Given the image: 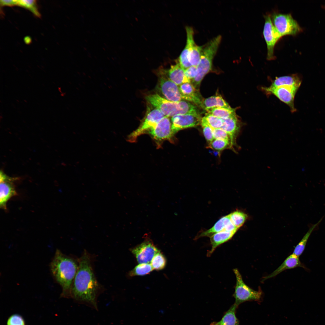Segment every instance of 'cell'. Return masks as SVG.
<instances>
[{"instance_id": "obj_21", "label": "cell", "mask_w": 325, "mask_h": 325, "mask_svg": "<svg viewBox=\"0 0 325 325\" xmlns=\"http://www.w3.org/2000/svg\"><path fill=\"white\" fill-rule=\"evenodd\" d=\"M169 78L178 85L187 82H190L185 75L184 70L179 62L171 66L168 72Z\"/></svg>"}, {"instance_id": "obj_34", "label": "cell", "mask_w": 325, "mask_h": 325, "mask_svg": "<svg viewBox=\"0 0 325 325\" xmlns=\"http://www.w3.org/2000/svg\"><path fill=\"white\" fill-rule=\"evenodd\" d=\"M7 325H26L23 317L17 314H13L8 318Z\"/></svg>"}, {"instance_id": "obj_16", "label": "cell", "mask_w": 325, "mask_h": 325, "mask_svg": "<svg viewBox=\"0 0 325 325\" xmlns=\"http://www.w3.org/2000/svg\"><path fill=\"white\" fill-rule=\"evenodd\" d=\"M238 230L231 222L228 214L221 218L209 229L198 234L195 239L205 237H209L214 234L223 231L236 233Z\"/></svg>"}, {"instance_id": "obj_1", "label": "cell", "mask_w": 325, "mask_h": 325, "mask_svg": "<svg viewBox=\"0 0 325 325\" xmlns=\"http://www.w3.org/2000/svg\"><path fill=\"white\" fill-rule=\"evenodd\" d=\"M92 258L84 250L79 258L78 268L71 289V298L76 302L98 310L97 299L102 291L94 273Z\"/></svg>"}, {"instance_id": "obj_36", "label": "cell", "mask_w": 325, "mask_h": 325, "mask_svg": "<svg viewBox=\"0 0 325 325\" xmlns=\"http://www.w3.org/2000/svg\"><path fill=\"white\" fill-rule=\"evenodd\" d=\"M197 73V66H191L184 70L185 76L190 81L196 77Z\"/></svg>"}, {"instance_id": "obj_2", "label": "cell", "mask_w": 325, "mask_h": 325, "mask_svg": "<svg viewBox=\"0 0 325 325\" xmlns=\"http://www.w3.org/2000/svg\"><path fill=\"white\" fill-rule=\"evenodd\" d=\"M79 263V258L66 255L56 250L50 268L53 277L62 288L61 297L71 298V287Z\"/></svg>"}, {"instance_id": "obj_27", "label": "cell", "mask_w": 325, "mask_h": 325, "mask_svg": "<svg viewBox=\"0 0 325 325\" xmlns=\"http://www.w3.org/2000/svg\"><path fill=\"white\" fill-rule=\"evenodd\" d=\"M229 215L231 222L238 229L243 224L247 217L246 214L239 211H234Z\"/></svg>"}, {"instance_id": "obj_7", "label": "cell", "mask_w": 325, "mask_h": 325, "mask_svg": "<svg viewBox=\"0 0 325 325\" xmlns=\"http://www.w3.org/2000/svg\"><path fill=\"white\" fill-rule=\"evenodd\" d=\"M300 86L296 85H284L277 87H262V89L267 94H274L281 101L287 105L291 111H296L295 107L294 100L295 95Z\"/></svg>"}, {"instance_id": "obj_8", "label": "cell", "mask_w": 325, "mask_h": 325, "mask_svg": "<svg viewBox=\"0 0 325 325\" xmlns=\"http://www.w3.org/2000/svg\"><path fill=\"white\" fill-rule=\"evenodd\" d=\"M265 23L264 26L263 35L267 46V59L274 60V48L277 42L282 37L274 25L270 14L264 16Z\"/></svg>"}, {"instance_id": "obj_12", "label": "cell", "mask_w": 325, "mask_h": 325, "mask_svg": "<svg viewBox=\"0 0 325 325\" xmlns=\"http://www.w3.org/2000/svg\"><path fill=\"white\" fill-rule=\"evenodd\" d=\"M139 264L149 263L159 251L149 241L144 242L132 250Z\"/></svg>"}, {"instance_id": "obj_23", "label": "cell", "mask_w": 325, "mask_h": 325, "mask_svg": "<svg viewBox=\"0 0 325 325\" xmlns=\"http://www.w3.org/2000/svg\"><path fill=\"white\" fill-rule=\"evenodd\" d=\"M238 307L234 303L224 313L220 320L213 322L210 325H240L239 321L236 315Z\"/></svg>"}, {"instance_id": "obj_18", "label": "cell", "mask_w": 325, "mask_h": 325, "mask_svg": "<svg viewBox=\"0 0 325 325\" xmlns=\"http://www.w3.org/2000/svg\"><path fill=\"white\" fill-rule=\"evenodd\" d=\"M222 119L223 125L221 128L229 135L234 146L235 144L236 138L241 127V122L237 115Z\"/></svg>"}, {"instance_id": "obj_25", "label": "cell", "mask_w": 325, "mask_h": 325, "mask_svg": "<svg viewBox=\"0 0 325 325\" xmlns=\"http://www.w3.org/2000/svg\"><path fill=\"white\" fill-rule=\"evenodd\" d=\"M323 218L320 219L317 223L312 224L304 236L303 238L295 247L293 253L299 257L303 253L305 249L308 240L312 232L318 226L321 222Z\"/></svg>"}, {"instance_id": "obj_9", "label": "cell", "mask_w": 325, "mask_h": 325, "mask_svg": "<svg viewBox=\"0 0 325 325\" xmlns=\"http://www.w3.org/2000/svg\"><path fill=\"white\" fill-rule=\"evenodd\" d=\"M165 116L157 108L150 111L139 127L128 136V141H135L138 136L146 132H148Z\"/></svg>"}, {"instance_id": "obj_10", "label": "cell", "mask_w": 325, "mask_h": 325, "mask_svg": "<svg viewBox=\"0 0 325 325\" xmlns=\"http://www.w3.org/2000/svg\"><path fill=\"white\" fill-rule=\"evenodd\" d=\"M202 118L200 114L178 115L171 118L172 129L174 134L179 130L193 127L200 124Z\"/></svg>"}, {"instance_id": "obj_28", "label": "cell", "mask_w": 325, "mask_h": 325, "mask_svg": "<svg viewBox=\"0 0 325 325\" xmlns=\"http://www.w3.org/2000/svg\"><path fill=\"white\" fill-rule=\"evenodd\" d=\"M153 269L150 264H139L130 272L129 275L131 276L144 275L149 274Z\"/></svg>"}, {"instance_id": "obj_37", "label": "cell", "mask_w": 325, "mask_h": 325, "mask_svg": "<svg viewBox=\"0 0 325 325\" xmlns=\"http://www.w3.org/2000/svg\"><path fill=\"white\" fill-rule=\"evenodd\" d=\"M17 2L18 0H1L0 1V5L1 7L5 6H13L17 5Z\"/></svg>"}, {"instance_id": "obj_5", "label": "cell", "mask_w": 325, "mask_h": 325, "mask_svg": "<svg viewBox=\"0 0 325 325\" xmlns=\"http://www.w3.org/2000/svg\"><path fill=\"white\" fill-rule=\"evenodd\" d=\"M233 271L236 278L235 291L233 295L235 299L234 304L238 306L245 302L260 301L262 295V291L260 289L255 290L245 283L237 268H234Z\"/></svg>"}, {"instance_id": "obj_11", "label": "cell", "mask_w": 325, "mask_h": 325, "mask_svg": "<svg viewBox=\"0 0 325 325\" xmlns=\"http://www.w3.org/2000/svg\"><path fill=\"white\" fill-rule=\"evenodd\" d=\"M159 88L165 99L173 102L183 100L178 85L166 76L163 75L160 76Z\"/></svg>"}, {"instance_id": "obj_26", "label": "cell", "mask_w": 325, "mask_h": 325, "mask_svg": "<svg viewBox=\"0 0 325 325\" xmlns=\"http://www.w3.org/2000/svg\"><path fill=\"white\" fill-rule=\"evenodd\" d=\"M207 112V113L222 119L228 118L236 115L235 110L231 107H216Z\"/></svg>"}, {"instance_id": "obj_14", "label": "cell", "mask_w": 325, "mask_h": 325, "mask_svg": "<svg viewBox=\"0 0 325 325\" xmlns=\"http://www.w3.org/2000/svg\"><path fill=\"white\" fill-rule=\"evenodd\" d=\"M187 34L186 44L188 48V59L191 66H197L199 63L203 46L196 44L194 40V31L191 26L186 27Z\"/></svg>"}, {"instance_id": "obj_20", "label": "cell", "mask_w": 325, "mask_h": 325, "mask_svg": "<svg viewBox=\"0 0 325 325\" xmlns=\"http://www.w3.org/2000/svg\"><path fill=\"white\" fill-rule=\"evenodd\" d=\"M235 233L223 231L210 236L209 237L211 248L208 252L207 256H210L217 247L231 240Z\"/></svg>"}, {"instance_id": "obj_35", "label": "cell", "mask_w": 325, "mask_h": 325, "mask_svg": "<svg viewBox=\"0 0 325 325\" xmlns=\"http://www.w3.org/2000/svg\"><path fill=\"white\" fill-rule=\"evenodd\" d=\"M213 135L214 139L230 141L233 147L230 136L227 133L222 129H213Z\"/></svg>"}, {"instance_id": "obj_33", "label": "cell", "mask_w": 325, "mask_h": 325, "mask_svg": "<svg viewBox=\"0 0 325 325\" xmlns=\"http://www.w3.org/2000/svg\"><path fill=\"white\" fill-rule=\"evenodd\" d=\"M208 124L213 128H221L223 125L222 119L208 113L204 117Z\"/></svg>"}, {"instance_id": "obj_17", "label": "cell", "mask_w": 325, "mask_h": 325, "mask_svg": "<svg viewBox=\"0 0 325 325\" xmlns=\"http://www.w3.org/2000/svg\"><path fill=\"white\" fill-rule=\"evenodd\" d=\"M179 87L183 100L191 102L201 107L203 100L198 90L190 82L184 83Z\"/></svg>"}, {"instance_id": "obj_4", "label": "cell", "mask_w": 325, "mask_h": 325, "mask_svg": "<svg viewBox=\"0 0 325 325\" xmlns=\"http://www.w3.org/2000/svg\"><path fill=\"white\" fill-rule=\"evenodd\" d=\"M221 40V36L218 35L209 41L202 50L200 61L197 66V75L204 77L212 69L213 59L216 54Z\"/></svg>"}, {"instance_id": "obj_24", "label": "cell", "mask_w": 325, "mask_h": 325, "mask_svg": "<svg viewBox=\"0 0 325 325\" xmlns=\"http://www.w3.org/2000/svg\"><path fill=\"white\" fill-rule=\"evenodd\" d=\"M302 79L299 75L294 74L290 76L277 77L270 86L277 87L284 85H296L300 86Z\"/></svg>"}, {"instance_id": "obj_32", "label": "cell", "mask_w": 325, "mask_h": 325, "mask_svg": "<svg viewBox=\"0 0 325 325\" xmlns=\"http://www.w3.org/2000/svg\"><path fill=\"white\" fill-rule=\"evenodd\" d=\"M200 124L204 135L207 141L210 143L214 139L213 129L208 124L204 117L202 118Z\"/></svg>"}, {"instance_id": "obj_3", "label": "cell", "mask_w": 325, "mask_h": 325, "mask_svg": "<svg viewBox=\"0 0 325 325\" xmlns=\"http://www.w3.org/2000/svg\"><path fill=\"white\" fill-rule=\"evenodd\" d=\"M146 99L150 104L160 110L165 116L167 117H172L180 114H200L196 106L185 100L172 101L157 94L147 95Z\"/></svg>"}, {"instance_id": "obj_15", "label": "cell", "mask_w": 325, "mask_h": 325, "mask_svg": "<svg viewBox=\"0 0 325 325\" xmlns=\"http://www.w3.org/2000/svg\"><path fill=\"white\" fill-rule=\"evenodd\" d=\"M13 178L6 175L1 171L0 175V206L4 209H6V203L12 197L17 195L12 181Z\"/></svg>"}, {"instance_id": "obj_6", "label": "cell", "mask_w": 325, "mask_h": 325, "mask_svg": "<svg viewBox=\"0 0 325 325\" xmlns=\"http://www.w3.org/2000/svg\"><path fill=\"white\" fill-rule=\"evenodd\" d=\"M270 15L274 25L282 37L294 35L301 31V28L291 14L274 12Z\"/></svg>"}, {"instance_id": "obj_13", "label": "cell", "mask_w": 325, "mask_h": 325, "mask_svg": "<svg viewBox=\"0 0 325 325\" xmlns=\"http://www.w3.org/2000/svg\"><path fill=\"white\" fill-rule=\"evenodd\" d=\"M153 138L158 141L171 140L174 134L172 129V124L169 117L165 116L148 132Z\"/></svg>"}, {"instance_id": "obj_22", "label": "cell", "mask_w": 325, "mask_h": 325, "mask_svg": "<svg viewBox=\"0 0 325 325\" xmlns=\"http://www.w3.org/2000/svg\"><path fill=\"white\" fill-rule=\"evenodd\" d=\"M201 107L207 111L216 107L231 108L228 103L219 95L211 96L203 100Z\"/></svg>"}, {"instance_id": "obj_31", "label": "cell", "mask_w": 325, "mask_h": 325, "mask_svg": "<svg viewBox=\"0 0 325 325\" xmlns=\"http://www.w3.org/2000/svg\"><path fill=\"white\" fill-rule=\"evenodd\" d=\"M151 262L153 269L159 270L163 269L166 266V259L164 255L159 252L153 257Z\"/></svg>"}, {"instance_id": "obj_29", "label": "cell", "mask_w": 325, "mask_h": 325, "mask_svg": "<svg viewBox=\"0 0 325 325\" xmlns=\"http://www.w3.org/2000/svg\"><path fill=\"white\" fill-rule=\"evenodd\" d=\"M17 5L30 11L35 15L40 17L41 15L37 7L36 1L35 0H18Z\"/></svg>"}, {"instance_id": "obj_30", "label": "cell", "mask_w": 325, "mask_h": 325, "mask_svg": "<svg viewBox=\"0 0 325 325\" xmlns=\"http://www.w3.org/2000/svg\"><path fill=\"white\" fill-rule=\"evenodd\" d=\"M209 148L218 151L233 148L231 142L228 140L214 139L209 145Z\"/></svg>"}, {"instance_id": "obj_19", "label": "cell", "mask_w": 325, "mask_h": 325, "mask_svg": "<svg viewBox=\"0 0 325 325\" xmlns=\"http://www.w3.org/2000/svg\"><path fill=\"white\" fill-rule=\"evenodd\" d=\"M299 267L303 266L299 260V257L292 253L289 256L276 270L268 275L263 277L262 281L274 277L286 270Z\"/></svg>"}]
</instances>
